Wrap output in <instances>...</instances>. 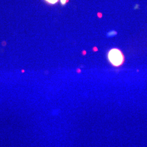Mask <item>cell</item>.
<instances>
[{"label":"cell","instance_id":"1","mask_svg":"<svg viewBox=\"0 0 147 147\" xmlns=\"http://www.w3.org/2000/svg\"><path fill=\"white\" fill-rule=\"evenodd\" d=\"M108 58L110 63L115 67L121 65L123 62L124 57L123 53L118 49H112L109 52Z\"/></svg>","mask_w":147,"mask_h":147},{"label":"cell","instance_id":"3","mask_svg":"<svg viewBox=\"0 0 147 147\" xmlns=\"http://www.w3.org/2000/svg\"><path fill=\"white\" fill-rule=\"evenodd\" d=\"M68 0H61V2L62 5H65L67 2H68Z\"/></svg>","mask_w":147,"mask_h":147},{"label":"cell","instance_id":"2","mask_svg":"<svg viewBox=\"0 0 147 147\" xmlns=\"http://www.w3.org/2000/svg\"><path fill=\"white\" fill-rule=\"evenodd\" d=\"M47 3H49V4H52V5H54L56 3L58 2L59 0H45Z\"/></svg>","mask_w":147,"mask_h":147}]
</instances>
